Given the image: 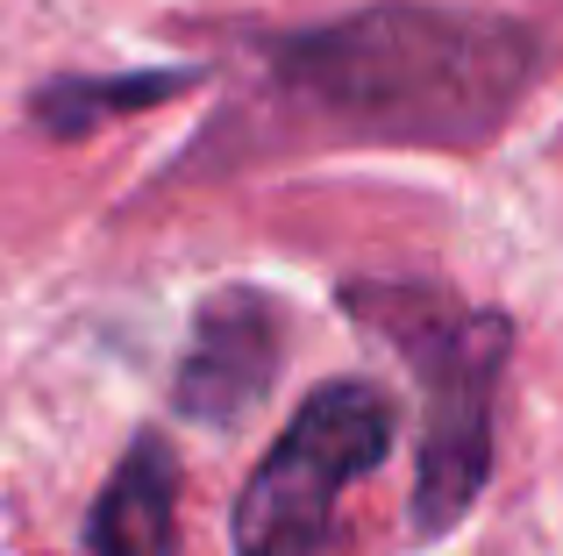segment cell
Wrapping results in <instances>:
<instances>
[{"instance_id": "cell-1", "label": "cell", "mask_w": 563, "mask_h": 556, "mask_svg": "<svg viewBox=\"0 0 563 556\" xmlns=\"http://www.w3.org/2000/svg\"><path fill=\"white\" fill-rule=\"evenodd\" d=\"M278 71L372 136L471 143L507 114L528 79V36L485 14L372 8L286 43Z\"/></svg>"}, {"instance_id": "cell-2", "label": "cell", "mask_w": 563, "mask_h": 556, "mask_svg": "<svg viewBox=\"0 0 563 556\" xmlns=\"http://www.w3.org/2000/svg\"><path fill=\"white\" fill-rule=\"evenodd\" d=\"M343 307L378 321L413 357L428 386L421 421V478H413V529L442 535L471 514L493 478V386L514 349L507 314H464L428 286H343Z\"/></svg>"}, {"instance_id": "cell-3", "label": "cell", "mask_w": 563, "mask_h": 556, "mask_svg": "<svg viewBox=\"0 0 563 556\" xmlns=\"http://www.w3.org/2000/svg\"><path fill=\"white\" fill-rule=\"evenodd\" d=\"M393 449V407L372 386H335L307 392L278 449L250 471L235 500L229 543L235 556H329L335 543V492L350 478L378 471Z\"/></svg>"}, {"instance_id": "cell-4", "label": "cell", "mask_w": 563, "mask_h": 556, "mask_svg": "<svg viewBox=\"0 0 563 556\" xmlns=\"http://www.w3.org/2000/svg\"><path fill=\"white\" fill-rule=\"evenodd\" d=\"M272 371H278V307L264 292L235 286L200 307L172 400H179V414L207 421V429H229L272 392Z\"/></svg>"}, {"instance_id": "cell-5", "label": "cell", "mask_w": 563, "mask_h": 556, "mask_svg": "<svg viewBox=\"0 0 563 556\" xmlns=\"http://www.w3.org/2000/svg\"><path fill=\"white\" fill-rule=\"evenodd\" d=\"M172 507H179L172 449L157 443V435H143V443L114 464V478L100 486L79 556H179L172 549Z\"/></svg>"}, {"instance_id": "cell-6", "label": "cell", "mask_w": 563, "mask_h": 556, "mask_svg": "<svg viewBox=\"0 0 563 556\" xmlns=\"http://www.w3.org/2000/svg\"><path fill=\"white\" fill-rule=\"evenodd\" d=\"M192 86V71H129V79H57L36 93V122L51 136H86L93 122H114V114H136L151 100Z\"/></svg>"}]
</instances>
